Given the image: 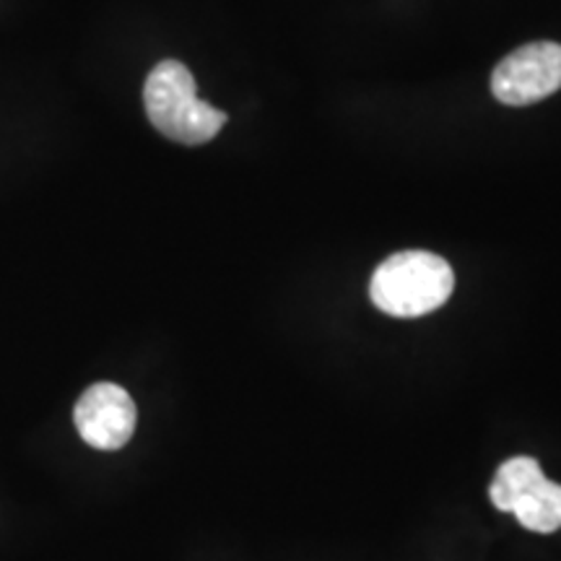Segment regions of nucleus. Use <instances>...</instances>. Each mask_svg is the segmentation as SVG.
<instances>
[{
    "mask_svg": "<svg viewBox=\"0 0 561 561\" xmlns=\"http://www.w3.org/2000/svg\"><path fill=\"white\" fill-rule=\"evenodd\" d=\"M489 500L500 512H510L525 530L557 533L561 528V486L546 479L536 458L517 455L496 468Z\"/></svg>",
    "mask_w": 561,
    "mask_h": 561,
    "instance_id": "nucleus-3",
    "label": "nucleus"
},
{
    "mask_svg": "<svg viewBox=\"0 0 561 561\" xmlns=\"http://www.w3.org/2000/svg\"><path fill=\"white\" fill-rule=\"evenodd\" d=\"M146 115L161 136L185 146L208 144L227 125V115L195 91L193 73L180 60H161L144 87Z\"/></svg>",
    "mask_w": 561,
    "mask_h": 561,
    "instance_id": "nucleus-2",
    "label": "nucleus"
},
{
    "mask_svg": "<svg viewBox=\"0 0 561 561\" xmlns=\"http://www.w3.org/2000/svg\"><path fill=\"white\" fill-rule=\"evenodd\" d=\"M561 89V45L530 42L500 60L491 73V94L510 107L536 104Z\"/></svg>",
    "mask_w": 561,
    "mask_h": 561,
    "instance_id": "nucleus-4",
    "label": "nucleus"
},
{
    "mask_svg": "<svg viewBox=\"0 0 561 561\" xmlns=\"http://www.w3.org/2000/svg\"><path fill=\"white\" fill-rule=\"evenodd\" d=\"M76 430L87 445L115 453L125 447L136 432L138 409L130 392L115 382H96L83 392L73 409Z\"/></svg>",
    "mask_w": 561,
    "mask_h": 561,
    "instance_id": "nucleus-5",
    "label": "nucleus"
},
{
    "mask_svg": "<svg viewBox=\"0 0 561 561\" xmlns=\"http://www.w3.org/2000/svg\"><path fill=\"white\" fill-rule=\"evenodd\" d=\"M455 273L445 257L405 250L377 265L369 284L371 305L390 318H421L453 297Z\"/></svg>",
    "mask_w": 561,
    "mask_h": 561,
    "instance_id": "nucleus-1",
    "label": "nucleus"
}]
</instances>
